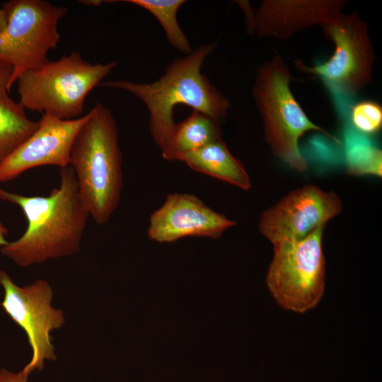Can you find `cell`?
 I'll list each match as a JSON object with an SVG mask.
<instances>
[{
    "label": "cell",
    "mask_w": 382,
    "mask_h": 382,
    "mask_svg": "<svg viewBox=\"0 0 382 382\" xmlns=\"http://www.w3.org/2000/svg\"><path fill=\"white\" fill-rule=\"evenodd\" d=\"M12 76V68L8 64L0 61V91H9L11 79Z\"/></svg>",
    "instance_id": "obj_21"
},
{
    "label": "cell",
    "mask_w": 382,
    "mask_h": 382,
    "mask_svg": "<svg viewBox=\"0 0 382 382\" xmlns=\"http://www.w3.org/2000/svg\"><path fill=\"white\" fill-rule=\"evenodd\" d=\"M112 111L100 103L73 142L69 164L80 197L98 225L106 224L119 206L123 186L122 155Z\"/></svg>",
    "instance_id": "obj_3"
},
{
    "label": "cell",
    "mask_w": 382,
    "mask_h": 382,
    "mask_svg": "<svg viewBox=\"0 0 382 382\" xmlns=\"http://www.w3.org/2000/svg\"><path fill=\"white\" fill-rule=\"evenodd\" d=\"M353 126L363 134H374L382 125L381 106L371 100H364L354 105L350 110Z\"/></svg>",
    "instance_id": "obj_19"
},
{
    "label": "cell",
    "mask_w": 382,
    "mask_h": 382,
    "mask_svg": "<svg viewBox=\"0 0 382 382\" xmlns=\"http://www.w3.org/2000/svg\"><path fill=\"white\" fill-rule=\"evenodd\" d=\"M2 7L7 25L0 33V61L12 68V87L23 74L49 61L47 54L59 43L58 24L66 8L42 0H11Z\"/></svg>",
    "instance_id": "obj_6"
},
{
    "label": "cell",
    "mask_w": 382,
    "mask_h": 382,
    "mask_svg": "<svg viewBox=\"0 0 382 382\" xmlns=\"http://www.w3.org/2000/svg\"><path fill=\"white\" fill-rule=\"evenodd\" d=\"M292 81L289 66L276 54L258 67L252 95L272 152L290 168L302 173L307 163L299 139L305 133L320 132L337 139L308 117L291 90Z\"/></svg>",
    "instance_id": "obj_4"
},
{
    "label": "cell",
    "mask_w": 382,
    "mask_h": 382,
    "mask_svg": "<svg viewBox=\"0 0 382 382\" xmlns=\"http://www.w3.org/2000/svg\"><path fill=\"white\" fill-rule=\"evenodd\" d=\"M345 0H263L249 30L260 37L286 40L342 12Z\"/></svg>",
    "instance_id": "obj_13"
},
{
    "label": "cell",
    "mask_w": 382,
    "mask_h": 382,
    "mask_svg": "<svg viewBox=\"0 0 382 382\" xmlns=\"http://www.w3.org/2000/svg\"><path fill=\"white\" fill-rule=\"evenodd\" d=\"M221 139L219 122L199 111L175 123L171 134L161 149L162 157L169 161H179L189 152Z\"/></svg>",
    "instance_id": "obj_15"
},
{
    "label": "cell",
    "mask_w": 382,
    "mask_h": 382,
    "mask_svg": "<svg viewBox=\"0 0 382 382\" xmlns=\"http://www.w3.org/2000/svg\"><path fill=\"white\" fill-rule=\"evenodd\" d=\"M29 374L22 370L18 373L10 371L6 369L0 370V382H28Z\"/></svg>",
    "instance_id": "obj_20"
},
{
    "label": "cell",
    "mask_w": 382,
    "mask_h": 382,
    "mask_svg": "<svg viewBox=\"0 0 382 382\" xmlns=\"http://www.w3.org/2000/svg\"><path fill=\"white\" fill-rule=\"evenodd\" d=\"M150 12L161 25L168 42L178 51L188 54L192 50L190 42L181 29L177 12L184 0H127Z\"/></svg>",
    "instance_id": "obj_17"
},
{
    "label": "cell",
    "mask_w": 382,
    "mask_h": 382,
    "mask_svg": "<svg viewBox=\"0 0 382 382\" xmlns=\"http://www.w3.org/2000/svg\"><path fill=\"white\" fill-rule=\"evenodd\" d=\"M381 151L366 140L347 137L346 161L350 172L381 176Z\"/></svg>",
    "instance_id": "obj_18"
},
{
    "label": "cell",
    "mask_w": 382,
    "mask_h": 382,
    "mask_svg": "<svg viewBox=\"0 0 382 382\" xmlns=\"http://www.w3.org/2000/svg\"><path fill=\"white\" fill-rule=\"evenodd\" d=\"M88 117V112L69 120L42 115L34 133L0 164V183L42 166H68L74 139Z\"/></svg>",
    "instance_id": "obj_12"
},
{
    "label": "cell",
    "mask_w": 382,
    "mask_h": 382,
    "mask_svg": "<svg viewBox=\"0 0 382 382\" xmlns=\"http://www.w3.org/2000/svg\"><path fill=\"white\" fill-rule=\"evenodd\" d=\"M0 285L4 291L2 308L24 330L31 347V359L22 371L29 375L41 371L45 361H54L57 357L50 332L61 328L65 322L63 311L52 306L53 290L44 279L19 286L3 270H0Z\"/></svg>",
    "instance_id": "obj_9"
},
{
    "label": "cell",
    "mask_w": 382,
    "mask_h": 382,
    "mask_svg": "<svg viewBox=\"0 0 382 382\" xmlns=\"http://www.w3.org/2000/svg\"><path fill=\"white\" fill-rule=\"evenodd\" d=\"M25 110L8 91H0V164L38 127V121L30 120Z\"/></svg>",
    "instance_id": "obj_16"
},
{
    "label": "cell",
    "mask_w": 382,
    "mask_h": 382,
    "mask_svg": "<svg viewBox=\"0 0 382 382\" xmlns=\"http://www.w3.org/2000/svg\"><path fill=\"white\" fill-rule=\"evenodd\" d=\"M325 226L298 241L274 245L266 283L282 308L296 313L313 308L325 289Z\"/></svg>",
    "instance_id": "obj_7"
},
{
    "label": "cell",
    "mask_w": 382,
    "mask_h": 382,
    "mask_svg": "<svg viewBox=\"0 0 382 382\" xmlns=\"http://www.w3.org/2000/svg\"><path fill=\"white\" fill-rule=\"evenodd\" d=\"M7 25V13L5 9L0 8V33L5 29Z\"/></svg>",
    "instance_id": "obj_23"
},
{
    "label": "cell",
    "mask_w": 382,
    "mask_h": 382,
    "mask_svg": "<svg viewBox=\"0 0 382 382\" xmlns=\"http://www.w3.org/2000/svg\"><path fill=\"white\" fill-rule=\"evenodd\" d=\"M236 223L206 205L191 194L167 195L149 218L147 235L158 243H173L186 237L219 238Z\"/></svg>",
    "instance_id": "obj_11"
},
{
    "label": "cell",
    "mask_w": 382,
    "mask_h": 382,
    "mask_svg": "<svg viewBox=\"0 0 382 382\" xmlns=\"http://www.w3.org/2000/svg\"><path fill=\"white\" fill-rule=\"evenodd\" d=\"M8 232L7 228L0 221V247L6 245L8 243L6 239Z\"/></svg>",
    "instance_id": "obj_22"
},
{
    "label": "cell",
    "mask_w": 382,
    "mask_h": 382,
    "mask_svg": "<svg viewBox=\"0 0 382 382\" xmlns=\"http://www.w3.org/2000/svg\"><path fill=\"white\" fill-rule=\"evenodd\" d=\"M325 36L335 45L329 59L313 66L296 61L299 71L322 79L331 91L354 96L367 86L373 76L375 54L368 25L357 13L342 12L321 25Z\"/></svg>",
    "instance_id": "obj_8"
},
{
    "label": "cell",
    "mask_w": 382,
    "mask_h": 382,
    "mask_svg": "<svg viewBox=\"0 0 382 382\" xmlns=\"http://www.w3.org/2000/svg\"><path fill=\"white\" fill-rule=\"evenodd\" d=\"M180 161L192 170L226 182L242 190L251 187L249 175L226 144L218 140L183 155Z\"/></svg>",
    "instance_id": "obj_14"
},
{
    "label": "cell",
    "mask_w": 382,
    "mask_h": 382,
    "mask_svg": "<svg viewBox=\"0 0 382 382\" xmlns=\"http://www.w3.org/2000/svg\"><path fill=\"white\" fill-rule=\"evenodd\" d=\"M117 66L115 62L91 64L79 52L28 71L16 81L19 104L59 120L81 117L88 93Z\"/></svg>",
    "instance_id": "obj_5"
},
{
    "label": "cell",
    "mask_w": 382,
    "mask_h": 382,
    "mask_svg": "<svg viewBox=\"0 0 382 382\" xmlns=\"http://www.w3.org/2000/svg\"><path fill=\"white\" fill-rule=\"evenodd\" d=\"M0 200L18 205L28 226L18 239L1 246L16 265L28 267L77 254L89 212L70 166L60 168V184L47 196H25L0 187Z\"/></svg>",
    "instance_id": "obj_1"
},
{
    "label": "cell",
    "mask_w": 382,
    "mask_h": 382,
    "mask_svg": "<svg viewBox=\"0 0 382 382\" xmlns=\"http://www.w3.org/2000/svg\"><path fill=\"white\" fill-rule=\"evenodd\" d=\"M216 45H202L185 57L174 59L164 74L154 82L117 80L102 82L98 86L126 91L145 104L149 113L151 137L161 149L175 125L174 108L178 105L190 106L218 122L226 117L231 107L229 100L201 72L205 59Z\"/></svg>",
    "instance_id": "obj_2"
},
{
    "label": "cell",
    "mask_w": 382,
    "mask_h": 382,
    "mask_svg": "<svg viewBox=\"0 0 382 382\" xmlns=\"http://www.w3.org/2000/svg\"><path fill=\"white\" fill-rule=\"evenodd\" d=\"M340 197L313 185L291 191L264 212L258 224L260 233L273 245L301 240L338 215Z\"/></svg>",
    "instance_id": "obj_10"
}]
</instances>
